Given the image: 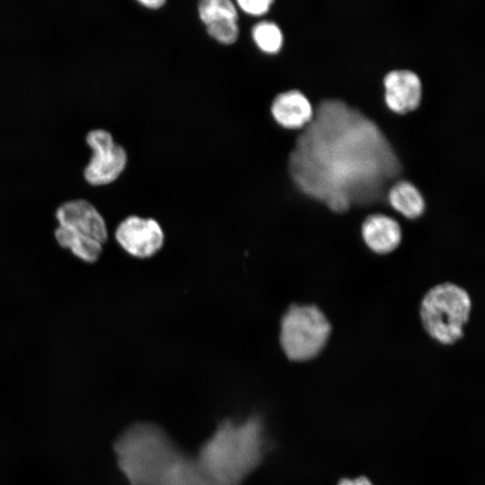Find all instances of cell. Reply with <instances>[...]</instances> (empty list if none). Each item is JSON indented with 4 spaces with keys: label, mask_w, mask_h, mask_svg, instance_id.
<instances>
[{
    "label": "cell",
    "mask_w": 485,
    "mask_h": 485,
    "mask_svg": "<svg viewBox=\"0 0 485 485\" xmlns=\"http://www.w3.org/2000/svg\"><path fill=\"white\" fill-rule=\"evenodd\" d=\"M266 445L262 417L252 413L240 420H222L196 458L218 485H241L261 463Z\"/></svg>",
    "instance_id": "cell-3"
},
{
    "label": "cell",
    "mask_w": 485,
    "mask_h": 485,
    "mask_svg": "<svg viewBox=\"0 0 485 485\" xmlns=\"http://www.w3.org/2000/svg\"><path fill=\"white\" fill-rule=\"evenodd\" d=\"M472 303L462 287L444 283L432 287L420 305L424 329L442 344H453L463 335V326L469 320Z\"/></svg>",
    "instance_id": "cell-4"
},
{
    "label": "cell",
    "mask_w": 485,
    "mask_h": 485,
    "mask_svg": "<svg viewBox=\"0 0 485 485\" xmlns=\"http://www.w3.org/2000/svg\"><path fill=\"white\" fill-rule=\"evenodd\" d=\"M270 113L275 122L284 129L299 131L313 117V106L298 88L278 93L272 100Z\"/></svg>",
    "instance_id": "cell-10"
},
{
    "label": "cell",
    "mask_w": 485,
    "mask_h": 485,
    "mask_svg": "<svg viewBox=\"0 0 485 485\" xmlns=\"http://www.w3.org/2000/svg\"><path fill=\"white\" fill-rule=\"evenodd\" d=\"M115 239L131 256L146 259L162 248L164 234L156 220L129 216L118 225Z\"/></svg>",
    "instance_id": "cell-7"
},
{
    "label": "cell",
    "mask_w": 485,
    "mask_h": 485,
    "mask_svg": "<svg viewBox=\"0 0 485 485\" xmlns=\"http://www.w3.org/2000/svg\"><path fill=\"white\" fill-rule=\"evenodd\" d=\"M138 3L146 8L155 10L162 7L165 4V1L164 0H141V1H138Z\"/></svg>",
    "instance_id": "cell-19"
},
{
    "label": "cell",
    "mask_w": 485,
    "mask_h": 485,
    "mask_svg": "<svg viewBox=\"0 0 485 485\" xmlns=\"http://www.w3.org/2000/svg\"><path fill=\"white\" fill-rule=\"evenodd\" d=\"M384 100L387 109L396 114H405L418 108L422 97L419 75L409 69H394L383 80Z\"/></svg>",
    "instance_id": "cell-9"
},
{
    "label": "cell",
    "mask_w": 485,
    "mask_h": 485,
    "mask_svg": "<svg viewBox=\"0 0 485 485\" xmlns=\"http://www.w3.org/2000/svg\"><path fill=\"white\" fill-rule=\"evenodd\" d=\"M386 202L406 218L416 219L426 209V199L422 191L411 181L399 179L388 189Z\"/></svg>",
    "instance_id": "cell-12"
},
{
    "label": "cell",
    "mask_w": 485,
    "mask_h": 485,
    "mask_svg": "<svg viewBox=\"0 0 485 485\" xmlns=\"http://www.w3.org/2000/svg\"><path fill=\"white\" fill-rule=\"evenodd\" d=\"M54 235L62 248L69 250L84 262H95L101 254L103 244L96 240L77 235L61 226L55 229Z\"/></svg>",
    "instance_id": "cell-13"
},
{
    "label": "cell",
    "mask_w": 485,
    "mask_h": 485,
    "mask_svg": "<svg viewBox=\"0 0 485 485\" xmlns=\"http://www.w3.org/2000/svg\"><path fill=\"white\" fill-rule=\"evenodd\" d=\"M361 233L367 247L378 254H386L394 251L401 240V231L398 222L380 213L370 215L364 220Z\"/></svg>",
    "instance_id": "cell-11"
},
{
    "label": "cell",
    "mask_w": 485,
    "mask_h": 485,
    "mask_svg": "<svg viewBox=\"0 0 485 485\" xmlns=\"http://www.w3.org/2000/svg\"><path fill=\"white\" fill-rule=\"evenodd\" d=\"M198 16L207 25L212 22L234 20L237 21V7L230 0H204L198 5Z\"/></svg>",
    "instance_id": "cell-15"
},
{
    "label": "cell",
    "mask_w": 485,
    "mask_h": 485,
    "mask_svg": "<svg viewBox=\"0 0 485 485\" xmlns=\"http://www.w3.org/2000/svg\"><path fill=\"white\" fill-rule=\"evenodd\" d=\"M313 106L312 120L296 132L287 155V172L296 189L336 213L386 201L389 187L404 173L379 125L337 98H323Z\"/></svg>",
    "instance_id": "cell-1"
},
{
    "label": "cell",
    "mask_w": 485,
    "mask_h": 485,
    "mask_svg": "<svg viewBox=\"0 0 485 485\" xmlns=\"http://www.w3.org/2000/svg\"><path fill=\"white\" fill-rule=\"evenodd\" d=\"M338 485H373L371 481L366 477H358L357 479H343Z\"/></svg>",
    "instance_id": "cell-18"
},
{
    "label": "cell",
    "mask_w": 485,
    "mask_h": 485,
    "mask_svg": "<svg viewBox=\"0 0 485 485\" xmlns=\"http://www.w3.org/2000/svg\"><path fill=\"white\" fill-rule=\"evenodd\" d=\"M331 327L324 313L313 304H293L280 324L281 348L291 361H307L325 347Z\"/></svg>",
    "instance_id": "cell-5"
},
{
    "label": "cell",
    "mask_w": 485,
    "mask_h": 485,
    "mask_svg": "<svg viewBox=\"0 0 485 485\" xmlns=\"http://www.w3.org/2000/svg\"><path fill=\"white\" fill-rule=\"evenodd\" d=\"M251 38L256 46L263 53L276 55L283 48L284 32L280 26L273 21H260L251 29Z\"/></svg>",
    "instance_id": "cell-14"
},
{
    "label": "cell",
    "mask_w": 485,
    "mask_h": 485,
    "mask_svg": "<svg viewBox=\"0 0 485 485\" xmlns=\"http://www.w3.org/2000/svg\"><path fill=\"white\" fill-rule=\"evenodd\" d=\"M113 450L129 485H218L196 456L181 450L154 423L130 425L116 439Z\"/></svg>",
    "instance_id": "cell-2"
},
{
    "label": "cell",
    "mask_w": 485,
    "mask_h": 485,
    "mask_svg": "<svg viewBox=\"0 0 485 485\" xmlns=\"http://www.w3.org/2000/svg\"><path fill=\"white\" fill-rule=\"evenodd\" d=\"M207 34L216 41L229 45L236 41L239 36L237 21L225 20L206 25Z\"/></svg>",
    "instance_id": "cell-16"
},
{
    "label": "cell",
    "mask_w": 485,
    "mask_h": 485,
    "mask_svg": "<svg viewBox=\"0 0 485 485\" xmlns=\"http://www.w3.org/2000/svg\"><path fill=\"white\" fill-rule=\"evenodd\" d=\"M273 4V0H238L236 7L249 15L260 16L267 13Z\"/></svg>",
    "instance_id": "cell-17"
},
{
    "label": "cell",
    "mask_w": 485,
    "mask_h": 485,
    "mask_svg": "<svg viewBox=\"0 0 485 485\" xmlns=\"http://www.w3.org/2000/svg\"><path fill=\"white\" fill-rule=\"evenodd\" d=\"M58 225L104 244L108 239L105 220L98 209L85 199L66 201L55 213Z\"/></svg>",
    "instance_id": "cell-8"
},
{
    "label": "cell",
    "mask_w": 485,
    "mask_h": 485,
    "mask_svg": "<svg viewBox=\"0 0 485 485\" xmlns=\"http://www.w3.org/2000/svg\"><path fill=\"white\" fill-rule=\"evenodd\" d=\"M86 143L93 153L84 170L85 180L95 186L114 181L126 167L125 149L115 142L109 131L101 128L90 130Z\"/></svg>",
    "instance_id": "cell-6"
}]
</instances>
